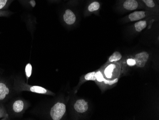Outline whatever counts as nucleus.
Masks as SVG:
<instances>
[{
	"label": "nucleus",
	"instance_id": "nucleus-1",
	"mask_svg": "<svg viewBox=\"0 0 159 120\" xmlns=\"http://www.w3.org/2000/svg\"><path fill=\"white\" fill-rule=\"evenodd\" d=\"M120 68L117 63H111L105 67L103 70V75L106 79L105 83L109 85H112L116 83L120 74Z\"/></svg>",
	"mask_w": 159,
	"mask_h": 120
},
{
	"label": "nucleus",
	"instance_id": "nucleus-2",
	"mask_svg": "<svg viewBox=\"0 0 159 120\" xmlns=\"http://www.w3.org/2000/svg\"><path fill=\"white\" fill-rule=\"evenodd\" d=\"M116 6L118 10L125 12L138 9L145 10V7L140 0H118Z\"/></svg>",
	"mask_w": 159,
	"mask_h": 120
},
{
	"label": "nucleus",
	"instance_id": "nucleus-3",
	"mask_svg": "<svg viewBox=\"0 0 159 120\" xmlns=\"http://www.w3.org/2000/svg\"><path fill=\"white\" fill-rule=\"evenodd\" d=\"M15 88L18 91H28L40 94L53 95L54 94L44 88L39 86L29 85L25 82H20L15 84Z\"/></svg>",
	"mask_w": 159,
	"mask_h": 120
},
{
	"label": "nucleus",
	"instance_id": "nucleus-4",
	"mask_svg": "<svg viewBox=\"0 0 159 120\" xmlns=\"http://www.w3.org/2000/svg\"><path fill=\"white\" fill-rule=\"evenodd\" d=\"M157 13L147 10L137 11L129 13L125 17V20L128 22H135L152 16H155Z\"/></svg>",
	"mask_w": 159,
	"mask_h": 120
},
{
	"label": "nucleus",
	"instance_id": "nucleus-5",
	"mask_svg": "<svg viewBox=\"0 0 159 120\" xmlns=\"http://www.w3.org/2000/svg\"><path fill=\"white\" fill-rule=\"evenodd\" d=\"M66 112V106L63 103H57L52 106L50 111V115L53 120H60Z\"/></svg>",
	"mask_w": 159,
	"mask_h": 120
},
{
	"label": "nucleus",
	"instance_id": "nucleus-6",
	"mask_svg": "<svg viewBox=\"0 0 159 120\" xmlns=\"http://www.w3.org/2000/svg\"><path fill=\"white\" fill-rule=\"evenodd\" d=\"M102 4L98 0H89L85 9L84 15L88 16L92 13L97 14L100 12Z\"/></svg>",
	"mask_w": 159,
	"mask_h": 120
},
{
	"label": "nucleus",
	"instance_id": "nucleus-7",
	"mask_svg": "<svg viewBox=\"0 0 159 120\" xmlns=\"http://www.w3.org/2000/svg\"><path fill=\"white\" fill-rule=\"evenodd\" d=\"M62 17L64 23L68 26H73L76 22V15L75 12L70 9H66L63 12Z\"/></svg>",
	"mask_w": 159,
	"mask_h": 120
},
{
	"label": "nucleus",
	"instance_id": "nucleus-8",
	"mask_svg": "<svg viewBox=\"0 0 159 120\" xmlns=\"http://www.w3.org/2000/svg\"><path fill=\"white\" fill-rule=\"evenodd\" d=\"M149 54L146 51H142L137 53L134 57L136 62V66L140 68L144 67L149 60Z\"/></svg>",
	"mask_w": 159,
	"mask_h": 120
},
{
	"label": "nucleus",
	"instance_id": "nucleus-9",
	"mask_svg": "<svg viewBox=\"0 0 159 120\" xmlns=\"http://www.w3.org/2000/svg\"><path fill=\"white\" fill-rule=\"evenodd\" d=\"M152 17H153V16H152ZM151 17H149L148 19L145 18L138 21L134 23L133 26V28H134L135 32H137V33H140V32H142L143 30L145 29L150 24H152L154 21V19L153 18L151 19H150Z\"/></svg>",
	"mask_w": 159,
	"mask_h": 120
},
{
	"label": "nucleus",
	"instance_id": "nucleus-10",
	"mask_svg": "<svg viewBox=\"0 0 159 120\" xmlns=\"http://www.w3.org/2000/svg\"><path fill=\"white\" fill-rule=\"evenodd\" d=\"M144 6L145 10L152 12L158 14L159 11V3L156 0H140Z\"/></svg>",
	"mask_w": 159,
	"mask_h": 120
},
{
	"label": "nucleus",
	"instance_id": "nucleus-11",
	"mask_svg": "<svg viewBox=\"0 0 159 120\" xmlns=\"http://www.w3.org/2000/svg\"><path fill=\"white\" fill-rule=\"evenodd\" d=\"M74 108L79 113H84L88 109V103L83 99L77 100L74 105Z\"/></svg>",
	"mask_w": 159,
	"mask_h": 120
},
{
	"label": "nucleus",
	"instance_id": "nucleus-12",
	"mask_svg": "<svg viewBox=\"0 0 159 120\" xmlns=\"http://www.w3.org/2000/svg\"><path fill=\"white\" fill-rule=\"evenodd\" d=\"M9 88L6 83L2 81H0V101H3L9 94Z\"/></svg>",
	"mask_w": 159,
	"mask_h": 120
},
{
	"label": "nucleus",
	"instance_id": "nucleus-13",
	"mask_svg": "<svg viewBox=\"0 0 159 120\" xmlns=\"http://www.w3.org/2000/svg\"><path fill=\"white\" fill-rule=\"evenodd\" d=\"M12 110L16 113H19L24 111L25 108V102L21 100H18L13 103L12 104Z\"/></svg>",
	"mask_w": 159,
	"mask_h": 120
},
{
	"label": "nucleus",
	"instance_id": "nucleus-14",
	"mask_svg": "<svg viewBox=\"0 0 159 120\" xmlns=\"http://www.w3.org/2000/svg\"><path fill=\"white\" fill-rule=\"evenodd\" d=\"M122 58V55L119 51H115L110 56L108 62L113 63L120 60Z\"/></svg>",
	"mask_w": 159,
	"mask_h": 120
},
{
	"label": "nucleus",
	"instance_id": "nucleus-15",
	"mask_svg": "<svg viewBox=\"0 0 159 120\" xmlns=\"http://www.w3.org/2000/svg\"><path fill=\"white\" fill-rule=\"evenodd\" d=\"M14 0H0V11L7 10Z\"/></svg>",
	"mask_w": 159,
	"mask_h": 120
},
{
	"label": "nucleus",
	"instance_id": "nucleus-16",
	"mask_svg": "<svg viewBox=\"0 0 159 120\" xmlns=\"http://www.w3.org/2000/svg\"><path fill=\"white\" fill-rule=\"evenodd\" d=\"M25 73L26 77L27 82H28L29 79L30 78L32 75V66L30 63H28L25 66Z\"/></svg>",
	"mask_w": 159,
	"mask_h": 120
},
{
	"label": "nucleus",
	"instance_id": "nucleus-17",
	"mask_svg": "<svg viewBox=\"0 0 159 120\" xmlns=\"http://www.w3.org/2000/svg\"><path fill=\"white\" fill-rule=\"evenodd\" d=\"M9 115L7 113L6 110L2 105H0V119L6 120L8 119Z\"/></svg>",
	"mask_w": 159,
	"mask_h": 120
},
{
	"label": "nucleus",
	"instance_id": "nucleus-18",
	"mask_svg": "<svg viewBox=\"0 0 159 120\" xmlns=\"http://www.w3.org/2000/svg\"><path fill=\"white\" fill-rule=\"evenodd\" d=\"M85 80H93V81H95L96 80V72H92L90 73H87L85 75L84 77Z\"/></svg>",
	"mask_w": 159,
	"mask_h": 120
},
{
	"label": "nucleus",
	"instance_id": "nucleus-19",
	"mask_svg": "<svg viewBox=\"0 0 159 120\" xmlns=\"http://www.w3.org/2000/svg\"><path fill=\"white\" fill-rule=\"evenodd\" d=\"M96 80L99 82H102L104 80V77L101 71H98L96 72Z\"/></svg>",
	"mask_w": 159,
	"mask_h": 120
},
{
	"label": "nucleus",
	"instance_id": "nucleus-20",
	"mask_svg": "<svg viewBox=\"0 0 159 120\" xmlns=\"http://www.w3.org/2000/svg\"><path fill=\"white\" fill-rule=\"evenodd\" d=\"M126 62L127 65L128 66H131V67L135 66L136 65L135 60L134 58H129V59H127Z\"/></svg>",
	"mask_w": 159,
	"mask_h": 120
},
{
	"label": "nucleus",
	"instance_id": "nucleus-21",
	"mask_svg": "<svg viewBox=\"0 0 159 120\" xmlns=\"http://www.w3.org/2000/svg\"><path fill=\"white\" fill-rule=\"evenodd\" d=\"M11 12L10 11H0V17H8Z\"/></svg>",
	"mask_w": 159,
	"mask_h": 120
},
{
	"label": "nucleus",
	"instance_id": "nucleus-22",
	"mask_svg": "<svg viewBox=\"0 0 159 120\" xmlns=\"http://www.w3.org/2000/svg\"><path fill=\"white\" fill-rule=\"evenodd\" d=\"M18 1L23 4H26L28 2H30L32 0H18Z\"/></svg>",
	"mask_w": 159,
	"mask_h": 120
},
{
	"label": "nucleus",
	"instance_id": "nucleus-23",
	"mask_svg": "<svg viewBox=\"0 0 159 120\" xmlns=\"http://www.w3.org/2000/svg\"><path fill=\"white\" fill-rule=\"evenodd\" d=\"M50 1H52V2H56V1H58V0H50Z\"/></svg>",
	"mask_w": 159,
	"mask_h": 120
},
{
	"label": "nucleus",
	"instance_id": "nucleus-24",
	"mask_svg": "<svg viewBox=\"0 0 159 120\" xmlns=\"http://www.w3.org/2000/svg\"><path fill=\"white\" fill-rule=\"evenodd\" d=\"M156 1L157 2H158V3H159V0H156Z\"/></svg>",
	"mask_w": 159,
	"mask_h": 120
},
{
	"label": "nucleus",
	"instance_id": "nucleus-25",
	"mask_svg": "<svg viewBox=\"0 0 159 120\" xmlns=\"http://www.w3.org/2000/svg\"><path fill=\"white\" fill-rule=\"evenodd\" d=\"M64 1H67V0H64Z\"/></svg>",
	"mask_w": 159,
	"mask_h": 120
}]
</instances>
